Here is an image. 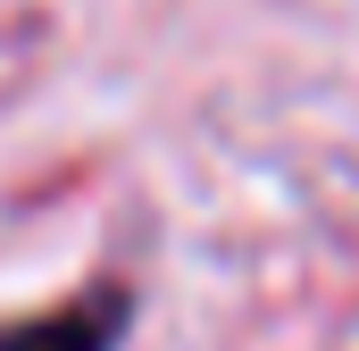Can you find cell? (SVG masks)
Returning a JSON list of instances; mask_svg holds the SVG:
<instances>
[{"mask_svg":"<svg viewBox=\"0 0 359 351\" xmlns=\"http://www.w3.org/2000/svg\"><path fill=\"white\" fill-rule=\"evenodd\" d=\"M126 326V301L100 293L84 310H59V318H25V326H0V351H109Z\"/></svg>","mask_w":359,"mask_h":351,"instance_id":"cell-1","label":"cell"}]
</instances>
